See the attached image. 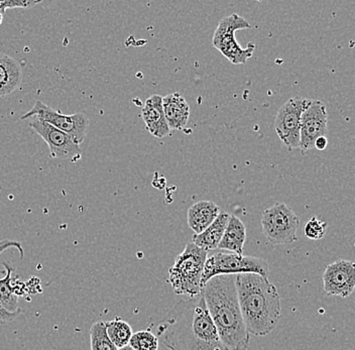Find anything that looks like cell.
Returning <instances> with one entry per match:
<instances>
[{
    "label": "cell",
    "mask_w": 355,
    "mask_h": 350,
    "mask_svg": "<svg viewBox=\"0 0 355 350\" xmlns=\"http://www.w3.org/2000/svg\"><path fill=\"white\" fill-rule=\"evenodd\" d=\"M208 252L200 249L194 243L186 245L185 250L175 260L168 270V282L177 295L196 297L201 294L202 274Z\"/></svg>",
    "instance_id": "cell-4"
},
{
    "label": "cell",
    "mask_w": 355,
    "mask_h": 350,
    "mask_svg": "<svg viewBox=\"0 0 355 350\" xmlns=\"http://www.w3.org/2000/svg\"><path fill=\"white\" fill-rule=\"evenodd\" d=\"M105 327L108 338L117 349H122L130 344L133 332L132 326L126 321L115 318L114 320L105 322Z\"/></svg>",
    "instance_id": "cell-20"
},
{
    "label": "cell",
    "mask_w": 355,
    "mask_h": 350,
    "mask_svg": "<svg viewBox=\"0 0 355 350\" xmlns=\"http://www.w3.org/2000/svg\"><path fill=\"white\" fill-rule=\"evenodd\" d=\"M40 2L31 0H0V15H6V10L10 8H32Z\"/></svg>",
    "instance_id": "cell-24"
},
{
    "label": "cell",
    "mask_w": 355,
    "mask_h": 350,
    "mask_svg": "<svg viewBox=\"0 0 355 350\" xmlns=\"http://www.w3.org/2000/svg\"><path fill=\"white\" fill-rule=\"evenodd\" d=\"M246 229L243 221L234 215H230L225 232L219 243L218 249L228 250L232 254L243 256Z\"/></svg>",
    "instance_id": "cell-19"
},
{
    "label": "cell",
    "mask_w": 355,
    "mask_h": 350,
    "mask_svg": "<svg viewBox=\"0 0 355 350\" xmlns=\"http://www.w3.org/2000/svg\"><path fill=\"white\" fill-rule=\"evenodd\" d=\"M21 313V311H8V310L4 309L3 306L0 303V324H8V323L12 322V321H15Z\"/></svg>",
    "instance_id": "cell-25"
},
{
    "label": "cell",
    "mask_w": 355,
    "mask_h": 350,
    "mask_svg": "<svg viewBox=\"0 0 355 350\" xmlns=\"http://www.w3.org/2000/svg\"><path fill=\"white\" fill-rule=\"evenodd\" d=\"M328 146L327 137H318V139L315 141L314 148L318 150H326Z\"/></svg>",
    "instance_id": "cell-26"
},
{
    "label": "cell",
    "mask_w": 355,
    "mask_h": 350,
    "mask_svg": "<svg viewBox=\"0 0 355 350\" xmlns=\"http://www.w3.org/2000/svg\"><path fill=\"white\" fill-rule=\"evenodd\" d=\"M327 134V110L320 100H311L301 117L300 148L302 152L314 148L315 141Z\"/></svg>",
    "instance_id": "cell-11"
},
{
    "label": "cell",
    "mask_w": 355,
    "mask_h": 350,
    "mask_svg": "<svg viewBox=\"0 0 355 350\" xmlns=\"http://www.w3.org/2000/svg\"><path fill=\"white\" fill-rule=\"evenodd\" d=\"M239 274H257L268 279L270 270L263 259L217 252L208 254L206 259L202 274V286L204 287L213 277Z\"/></svg>",
    "instance_id": "cell-5"
},
{
    "label": "cell",
    "mask_w": 355,
    "mask_h": 350,
    "mask_svg": "<svg viewBox=\"0 0 355 350\" xmlns=\"http://www.w3.org/2000/svg\"><path fill=\"white\" fill-rule=\"evenodd\" d=\"M163 110L171 130H182L187 125L190 107L180 93H172L163 97Z\"/></svg>",
    "instance_id": "cell-15"
},
{
    "label": "cell",
    "mask_w": 355,
    "mask_h": 350,
    "mask_svg": "<svg viewBox=\"0 0 355 350\" xmlns=\"http://www.w3.org/2000/svg\"><path fill=\"white\" fill-rule=\"evenodd\" d=\"M250 26L245 19L236 13L223 17L215 30L213 46L234 65H245L254 55L255 46L250 44L248 48L243 49L235 39V33L250 28Z\"/></svg>",
    "instance_id": "cell-6"
},
{
    "label": "cell",
    "mask_w": 355,
    "mask_h": 350,
    "mask_svg": "<svg viewBox=\"0 0 355 350\" xmlns=\"http://www.w3.org/2000/svg\"><path fill=\"white\" fill-rule=\"evenodd\" d=\"M220 213V208L210 201H199L193 204L188 210V225L195 234L203 232L214 222Z\"/></svg>",
    "instance_id": "cell-16"
},
{
    "label": "cell",
    "mask_w": 355,
    "mask_h": 350,
    "mask_svg": "<svg viewBox=\"0 0 355 350\" xmlns=\"http://www.w3.org/2000/svg\"><path fill=\"white\" fill-rule=\"evenodd\" d=\"M128 345L135 350H159V339L150 330H141L132 334Z\"/></svg>",
    "instance_id": "cell-22"
},
{
    "label": "cell",
    "mask_w": 355,
    "mask_h": 350,
    "mask_svg": "<svg viewBox=\"0 0 355 350\" xmlns=\"http://www.w3.org/2000/svg\"><path fill=\"white\" fill-rule=\"evenodd\" d=\"M148 330L170 350H224L202 292L178 302Z\"/></svg>",
    "instance_id": "cell-1"
},
{
    "label": "cell",
    "mask_w": 355,
    "mask_h": 350,
    "mask_svg": "<svg viewBox=\"0 0 355 350\" xmlns=\"http://www.w3.org/2000/svg\"><path fill=\"white\" fill-rule=\"evenodd\" d=\"M91 350H119L106 333L105 322L97 321L90 328Z\"/></svg>",
    "instance_id": "cell-21"
},
{
    "label": "cell",
    "mask_w": 355,
    "mask_h": 350,
    "mask_svg": "<svg viewBox=\"0 0 355 350\" xmlns=\"http://www.w3.org/2000/svg\"><path fill=\"white\" fill-rule=\"evenodd\" d=\"M324 291L328 296L347 298L355 288V265L354 261L339 260L326 267L323 274Z\"/></svg>",
    "instance_id": "cell-12"
},
{
    "label": "cell",
    "mask_w": 355,
    "mask_h": 350,
    "mask_svg": "<svg viewBox=\"0 0 355 350\" xmlns=\"http://www.w3.org/2000/svg\"><path fill=\"white\" fill-rule=\"evenodd\" d=\"M119 350H135L132 347H130V345H126V347H122V349H119Z\"/></svg>",
    "instance_id": "cell-27"
},
{
    "label": "cell",
    "mask_w": 355,
    "mask_h": 350,
    "mask_svg": "<svg viewBox=\"0 0 355 350\" xmlns=\"http://www.w3.org/2000/svg\"><path fill=\"white\" fill-rule=\"evenodd\" d=\"M141 117L150 134L157 139L170 136L171 130L166 123L163 110V97L153 95L144 102Z\"/></svg>",
    "instance_id": "cell-14"
},
{
    "label": "cell",
    "mask_w": 355,
    "mask_h": 350,
    "mask_svg": "<svg viewBox=\"0 0 355 350\" xmlns=\"http://www.w3.org/2000/svg\"><path fill=\"white\" fill-rule=\"evenodd\" d=\"M235 282L236 274H222L213 277L202 289L224 350H246L250 344Z\"/></svg>",
    "instance_id": "cell-2"
},
{
    "label": "cell",
    "mask_w": 355,
    "mask_h": 350,
    "mask_svg": "<svg viewBox=\"0 0 355 350\" xmlns=\"http://www.w3.org/2000/svg\"><path fill=\"white\" fill-rule=\"evenodd\" d=\"M30 126L46 141L52 158L70 159L73 163L81 159V148L65 132L37 117H33Z\"/></svg>",
    "instance_id": "cell-10"
},
{
    "label": "cell",
    "mask_w": 355,
    "mask_h": 350,
    "mask_svg": "<svg viewBox=\"0 0 355 350\" xmlns=\"http://www.w3.org/2000/svg\"><path fill=\"white\" fill-rule=\"evenodd\" d=\"M230 217V215L227 212L220 211L212 225L208 226L201 234L193 236L192 243L200 249L207 252L218 249L219 243L223 238L226 226L228 225Z\"/></svg>",
    "instance_id": "cell-17"
},
{
    "label": "cell",
    "mask_w": 355,
    "mask_h": 350,
    "mask_svg": "<svg viewBox=\"0 0 355 350\" xmlns=\"http://www.w3.org/2000/svg\"><path fill=\"white\" fill-rule=\"evenodd\" d=\"M261 226L266 238L272 245H290L298 239V216L287 204L277 202L263 211Z\"/></svg>",
    "instance_id": "cell-7"
},
{
    "label": "cell",
    "mask_w": 355,
    "mask_h": 350,
    "mask_svg": "<svg viewBox=\"0 0 355 350\" xmlns=\"http://www.w3.org/2000/svg\"><path fill=\"white\" fill-rule=\"evenodd\" d=\"M311 99L293 97L277 113L275 130L288 150L300 148L301 117Z\"/></svg>",
    "instance_id": "cell-9"
},
{
    "label": "cell",
    "mask_w": 355,
    "mask_h": 350,
    "mask_svg": "<svg viewBox=\"0 0 355 350\" xmlns=\"http://www.w3.org/2000/svg\"><path fill=\"white\" fill-rule=\"evenodd\" d=\"M33 117L42 119L44 123L65 132L78 146L83 143L87 136L89 119L83 113H75L72 115L63 114L53 110L50 106L46 105L44 102L37 100L35 101L32 110L22 115L21 119L26 121Z\"/></svg>",
    "instance_id": "cell-8"
},
{
    "label": "cell",
    "mask_w": 355,
    "mask_h": 350,
    "mask_svg": "<svg viewBox=\"0 0 355 350\" xmlns=\"http://www.w3.org/2000/svg\"><path fill=\"white\" fill-rule=\"evenodd\" d=\"M327 223L317 217H312L304 228V234L307 238L319 240L325 236Z\"/></svg>",
    "instance_id": "cell-23"
},
{
    "label": "cell",
    "mask_w": 355,
    "mask_h": 350,
    "mask_svg": "<svg viewBox=\"0 0 355 350\" xmlns=\"http://www.w3.org/2000/svg\"><path fill=\"white\" fill-rule=\"evenodd\" d=\"M2 21H3V15H0V24H2Z\"/></svg>",
    "instance_id": "cell-28"
},
{
    "label": "cell",
    "mask_w": 355,
    "mask_h": 350,
    "mask_svg": "<svg viewBox=\"0 0 355 350\" xmlns=\"http://www.w3.org/2000/svg\"><path fill=\"white\" fill-rule=\"evenodd\" d=\"M10 247H15L19 250L21 258H24V250H22L21 243L19 241L8 240V239L0 241V254ZM3 265L6 274L3 279H0V303L8 311H21V308L19 307V296L15 292V288L13 287V283L17 279V276L15 278L12 277V274L15 271V267L8 261L3 263Z\"/></svg>",
    "instance_id": "cell-13"
},
{
    "label": "cell",
    "mask_w": 355,
    "mask_h": 350,
    "mask_svg": "<svg viewBox=\"0 0 355 350\" xmlns=\"http://www.w3.org/2000/svg\"><path fill=\"white\" fill-rule=\"evenodd\" d=\"M235 286L248 334H270L282 317L281 299L276 286L257 274H236Z\"/></svg>",
    "instance_id": "cell-3"
},
{
    "label": "cell",
    "mask_w": 355,
    "mask_h": 350,
    "mask_svg": "<svg viewBox=\"0 0 355 350\" xmlns=\"http://www.w3.org/2000/svg\"><path fill=\"white\" fill-rule=\"evenodd\" d=\"M21 67L13 58L0 53V97L6 96L21 85Z\"/></svg>",
    "instance_id": "cell-18"
}]
</instances>
